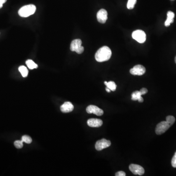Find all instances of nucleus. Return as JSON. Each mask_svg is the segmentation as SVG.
Returning a JSON list of instances; mask_svg holds the SVG:
<instances>
[{"label": "nucleus", "mask_w": 176, "mask_h": 176, "mask_svg": "<svg viewBox=\"0 0 176 176\" xmlns=\"http://www.w3.org/2000/svg\"><path fill=\"white\" fill-rule=\"evenodd\" d=\"M112 56V51L107 46L100 48L95 53V60L98 62L106 61L110 59Z\"/></svg>", "instance_id": "obj_1"}, {"label": "nucleus", "mask_w": 176, "mask_h": 176, "mask_svg": "<svg viewBox=\"0 0 176 176\" xmlns=\"http://www.w3.org/2000/svg\"><path fill=\"white\" fill-rule=\"evenodd\" d=\"M36 7L33 4H28L24 6L20 9L18 14L21 17H28L35 12Z\"/></svg>", "instance_id": "obj_2"}, {"label": "nucleus", "mask_w": 176, "mask_h": 176, "mask_svg": "<svg viewBox=\"0 0 176 176\" xmlns=\"http://www.w3.org/2000/svg\"><path fill=\"white\" fill-rule=\"evenodd\" d=\"M72 52H76L78 54H81L84 52V48L82 46V41L80 39H76L71 42L70 47Z\"/></svg>", "instance_id": "obj_3"}, {"label": "nucleus", "mask_w": 176, "mask_h": 176, "mask_svg": "<svg viewBox=\"0 0 176 176\" xmlns=\"http://www.w3.org/2000/svg\"><path fill=\"white\" fill-rule=\"evenodd\" d=\"M132 37L140 43H143L146 41V34L142 30H137L132 33Z\"/></svg>", "instance_id": "obj_4"}, {"label": "nucleus", "mask_w": 176, "mask_h": 176, "mask_svg": "<svg viewBox=\"0 0 176 176\" xmlns=\"http://www.w3.org/2000/svg\"><path fill=\"white\" fill-rule=\"evenodd\" d=\"M170 127L169 124L166 121L161 122L156 125L155 132L156 134L158 135L162 134L165 133L167 130Z\"/></svg>", "instance_id": "obj_5"}, {"label": "nucleus", "mask_w": 176, "mask_h": 176, "mask_svg": "<svg viewBox=\"0 0 176 176\" xmlns=\"http://www.w3.org/2000/svg\"><path fill=\"white\" fill-rule=\"evenodd\" d=\"M111 143L110 140H108L105 138H102L99 140L95 143V149L97 151H101L102 150L110 146Z\"/></svg>", "instance_id": "obj_6"}, {"label": "nucleus", "mask_w": 176, "mask_h": 176, "mask_svg": "<svg viewBox=\"0 0 176 176\" xmlns=\"http://www.w3.org/2000/svg\"><path fill=\"white\" fill-rule=\"evenodd\" d=\"M146 69L144 66L137 65L130 70V72L134 76H143L145 73Z\"/></svg>", "instance_id": "obj_7"}, {"label": "nucleus", "mask_w": 176, "mask_h": 176, "mask_svg": "<svg viewBox=\"0 0 176 176\" xmlns=\"http://www.w3.org/2000/svg\"><path fill=\"white\" fill-rule=\"evenodd\" d=\"M129 169L135 175H138L141 176L144 174L145 170L142 166L137 164H132L129 166Z\"/></svg>", "instance_id": "obj_8"}, {"label": "nucleus", "mask_w": 176, "mask_h": 176, "mask_svg": "<svg viewBox=\"0 0 176 176\" xmlns=\"http://www.w3.org/2000/svg\"><path fill=\"white\" fill-rule=\"evenodd\" d=\"M86 111L89 113H94L98 116L103 115V111L95 105H89L86 108Z\"/></svg>", "instance_id": "obj_9"}, {"label": "nucleus", "mask_w": 176, "mask_h": 176, "mask_svg": "<svg viewBox=\"0 0 176 176\" xmlns=\"http://www.w3.org/2000/svg\"><path fill=\"white\" fill-rule=\"evenodd\" d=\"M108 19L107 11L104 9L100 10L97 13V19L99 23L104 24Z\"/></svg>", "instance_id": "obj_10"}, {"label": "nucleus", "mask_w": 176, "mask_h": 176, "mask_svg": "<svg viewBox=\"0 0 176 176\" xmlns=\"http://www.w3.org/2000/svg\"><path fill=\"white\" fill-rule=\"evenodd\" d=\"M87 124L91 127H99L102 126L103 121L100 119H90L87 121Z\"/></svg>", "instance_id": "obj_11"}, {"label": "nucleus", "mask_w": 176, "mask_h": 176, "mask_svg": "<svg viewBox=\"0 0 176 176\" xmlns=\"http://www.w3.org/2000/svg\"><path fill=\"white\" fill-rule=\"evenodd\" d=\"M73 109H74L73 105L71 102H65L60 107V110L61 111V112L64 113L71 112V111H73Z\"/></svg>", "instance_id": "obj_12"}, {"label": "nucleus", "mask_w": 176, "mask_h": 176, "mask_svg": "<svg viewBox=\"0 0 176 176\" xmlns=\"http://www.w3.org/2000/svg\"><path fill=\"white\" fill-rule=\"evenodd\" d=\"M141 92L140 91H135L132 94V100H138L139 102H143V98L141 97Z\"/></svg>", "instance_id": "obj_13"}, {"label": "nucleus", "mask_w": 176, "mask_h": 176, "mask_svg": "<svg viewBox=\"0 0 176 176\" xmlns=\"http://www.w3.org/2000/svg\"><path fill=\"white\" fill-rule=\"evenodd\" d=\"M167 17L165 22V25L166 27H169L171 23L174 22V18L175 17V14L172 11H169L167 12Z\"/></svg>", "instance_id": "obj_14"}, {"label": "nucleus", "mask_w": 176, "mask_h": 176, "mask_svg": "<svg viewBox=\"0 0 176 176\" xmlns=\"http://www.w3.org/2000/svg\"><path fill=\"white\" fill-rule=\"evenodd\" d=\"M104 84L106 86L107 88H109L111 91H116V85L113 81H109L108 82L107 81H105Z\"/></svg>", "instance_id": "obj_15"}, {"label": "nucleus", "mask_w": 176, "mask_h": 176, "mask_svg": "<svg viewBox=\"0 0 176 176\" xmlns=\"http://www.w3.org/2000/svg\"><path fill=\"white\" fill-rule=\"evenodd\" d=\"M19 71L23 77H26L28 75V68L25 66H21L19 68Z\"/></svg>", "instance_id": "obj_16"}, {"label": "nucleus", "mask_w": 176, "mask_h": 176, "mask_svg": "<svg viewBox=\"0 0 176 176\" xmlns=\"http://www.w3.org/2000/svg\"><path fill=\"white\" fill-rule=\"evenodd\" d=\"M25 63L28 67L31 70H33L34 68H36L38 67V65L36 64H35L32 60H28Z\"/></svg>", "instance_id": "obj_17"}, {"label": "nucleus", "mask_w": 176, "mask_h": 176, "mask_svg": "<svg viewBox=\"0 0 176 176\" xmlns=\"http://www.w3.org/2000/svg\"><path fill=\"white\" fill-rule=\"evenodd\" d=\"M175 118L173 116H168L166 117V121L169 124L170 126H171L174 124V123H175Z\"/></svg>", "instance_id": "obj_18"}, {"label": "nucleus", "mask_w": 176, "mask_h": 176, "mask_svg": "<svg viewBox=\"0 0 176 176\" xmlns=\"http://www.w3.org/2000/svg\"><path fill=\"white\" fill-rule=\"evenodd\" d=\"M136 3H137V0H128L127 5L128 9H134Z\"/></svg>", "instance_id": "obj_19"}, {"label": "nucleus", "mask_w": 176, "mask_h": 176, "mask_svg": "<svg viewBox=\"0 0 176 176\" xmlns=\"http://www.w3.org/2000/svg\"><path fill=\"white\" fill-rule=\"evenodd\" d=\"M22 140L24 143L29 144L32 142V138L28 135H24L22 137Z\"/></svg>", "instance_id": "obj_20"}, {"label": "nucleus", "mask_w": 176, "mask_h": 176, "mask_svg": "<svg viewBox=\"0 0 176 176\" xmlns=\"http://www.w3.org/2000/svg\"><path fill=\"white\" fill-rule=\"evenodd\" d=\"M14 145L18 148V149H21L23 147V141L21 140H16L14 143Z\"/></svg>", "instance_id": "obj_21"}, {"label": "nucleus", "mask_w": 176, "mask_h": 176, "mask_svg": "<svg viewBox=\"0 0 176 176\" xmlns=\"http://www.w3.org/2000/svg\"><path fill=\"white\" fill-rule=\"evenodd\" d=\"M171 164L173 167L176 168V152L175 153V155L172 158V161H171Z\"/></svg>", "instance_id": "obj_22"}, {"label": "nucleus", "mask_w": 176, "mask_h": 176, "mask_svg": "<svg viewBox=\"0 0 176 176\" xmlns=\"http://www.w3.org/2000/svg\"><path fill=\"white\" fill-rule=\"evenodd\" d=\"M115 175L116 176H126V173L122 171H120L116 172Z\"/></svg>", "instance_id": "obj_23"}, {"label": "nucleus", "mask_w": 176, "mask_h": 176, "mask_svg": "<svg viewBox=\"0 0 176 176\" xmlns=\"http://www.w3.org/2000/svg\"><path fill=\"white\" fill-rule=\"evenodd\" d=\"M140 92H141L142 95H144L145 94L147 93V92H148V90H147V89H146V88H143V89H141L140 90Z\"/></svg>", "instance_id": "obj_24"}, {"label": "nucleus", "mask_w": 176, "mask_h": 176, "mask_svg": "<svg viewBox=\"0 0 176 176\" xmlns=\"http://www.w3.org/2000/svg\"><path fill=\"white\" fill-rule=\"evenodd\" d=\"M7 0H0V9L3 7V4L6 3Z\"/></svg>", "instance_id": "obj_25"}, {"label": "nucleus", "mask_w": 176, "mask_h": 176, "mask_svg": "<svg viewBox=\"0 0 176 176\" xmlns=\"http://www.w3.org/2000/svg\"><path fill=\"white\" fill-rule=\"evenodd\" d=\"M106 91L108 92H110L111 90L110 89H109V88H106Z\"/></svg>", "instance_id": "obj_26"}, {"label": "nucleus", "mask_w": 176, "mask_h": 176, "mask_svg": "<svg viewBox=\"0 0 176 176\" xmlns=\"http://www.w3.org/2000/svg\"><path fill=\"white\" fill-rule=\"evenodd\" d=\"M175 63H176V57H175Z\"/></svg>", "instance_id": "obj_27"}]
</instances>
